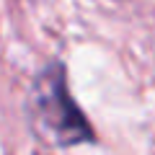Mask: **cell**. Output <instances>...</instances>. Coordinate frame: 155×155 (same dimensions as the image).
Listing matches in <instances>:
<instances>
[{
	"instance_id": "obj_1",
	"label": "cell",
	"mask_w": 155,
	"mask_h": 155,
	"mask_svg": "<svg viewBox=\"0 0 155 155\" xmlns=\"http://www.w3.org/2000/svg\"><path fill=\"white\" fill-rule=\"evenodd\" d=\"M28 109H31L34 132L47 145L72 147V145L93 140V129L88 119L83 116V111L78 109V104L67 91L65 67L60 62L47 65L44 72L34 80Z\"/></svg>"
}]
</instances>
